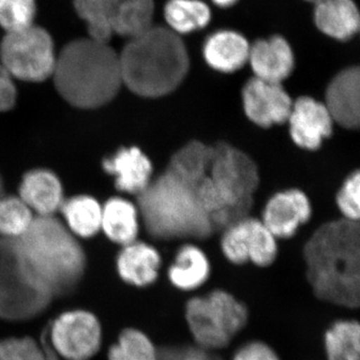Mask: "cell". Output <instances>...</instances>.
<instances>
[{
  "instance_id": "35",
  "label": "cell",
  "mask_w": 360,
  "mask_h": 360,
  "mask_svg": "<svg viewBox=\"0 0 360 360\" xmlns=\"http://www.w3.org/2000/svg\"><path fill=\"white\" fill-rule=\"evenodd\" d=\"M232 360H281L276 350L262 341L253 340L239 347Z\"/></svg>"
},
{
  "instance_id": "1",
  "label": "cell",
  "mask_w": 360,
  "mask_h": 360,
  "mask_svg": "<svg viewBox=\"0 0 360 360\" xmlns=\"http://www.w3.org/2000/svg\"><path fill=\"white\" fill-rule=\"evenodd\" d=\"M14 243L26 276L52 300L68 297L79 288L86 255L77 236L54 215L35 217Z\"/></svg>"
},
{
  "instance_id": "37",
  "label": "cell",
  "mask_w": 360,
  "mask_h": 360,
  "mask_svg": "<svg viewBox=\"0 0 360 360\" xmlns=\"http://www.w3.org/2000/svg\"><path fill=\"white\" fill-rule=\"evenodd\" d=\"M160 350V360H219L202 348H163Z\"/></svg>"
},
{
  "instance_id": "16",
  "label": "cell",
  "mask_w": 360,
  "mask_h": 360,
  "mask_svg": "<svg viewBox=\"0 0 360 360\" xmlns=\"http://www.w3.org/2000/svg\"><path fill=\"white\" fill-rule=\"evenodd\" d=\"M106 174L115 179L116 188L139 195L150 184L153 168L150 160L139 148H122L103 160Z\"/></svg>"
},
{
  "instance_id": "20",
  "label": "cell",
  "mask_w": 360,
  "mask_h": 360,
  "mask_svg": "<svg viewBox=\"0 0 360 360\" xmlns=\"http://www.w3.org/2000/svg\"><path fill=\"white\" fill-rule=\"evenodd\" d=\"M250 49V44L243 35L231 30H220L206 39L203 56L213 70L231 73L245 65Z\"/></svg>"
},
{
  "instance_id": "17",
  "label": "cell",
  "mask_w": 360,
  "mask_h": 360,
  "mask_svg": "<svg viewBox=\"0 0 360 360\" xmlns=\"http://www.w3.org/2000/svg\"><path fill=\"white\" fill-rule=\"evenodd\" d=\"M161 255L155 246L135 240L122 246L116 257V270L122 281L134 288H148L158 281Z\"/></svg>"
},
{
  "instance_id": "12",
  "label": "cell",
  "mask_w": 360,
  "mask_h": 360,
  "mask_svg": "<svg viewBox=\"0 0 360 360\" xmlns=\"http://www.w3.org/2000/svg\"><path fill=\"white\" fill-rule=\"evenodd\" d=\"M243 103L251 122L264 129L288 122L293 104L281 84L257 77L248 80L243 87Z\"/></svg>"
},
{
  "instance_id": "36",
  "label": "cell",
  "mask_w": 360,
  "mask_h": 360,
  "mask_svg": "<svg viewBox=\"0 0 360 360\" xmlns=\"http://www.w3.org/2000/svg\"><path fill=\"white\" fill-rule=\"evenodd\" d=\"M16 94L13 77L0 63V112L11 110L15 104Z\"/></svg>"
},
{
  "instance_id": "34",
  "label": "cell",
  "mask_w": 360,
  "mask_h": 360,
  "mask_svg": "<svg viewBox=\"0 0 360 360\" xmlns=\"http://www.w3.org/2000/svg\"><path fill=\"white\" fill-rule=\"evenodd\" d=\"M360 174L355 170L343 182L336 195V205L343 219L359 222L360 217Z\"/></svg>"
},
{
  "instance_id": "38",
  "label": "cell",
  "mask_w": 360,
  "mask_h": 360,
  "mask_svg": "<svg viewBox=\"0 0 360 360\" xmlns=\"http://www.w3.org/2000/svg\"><path fill=\"white\" fill-rule=\"evenodd\" d=\"M217 6L220 7H224V8H226V7H231L233 6L234 4L238 1V0H212Z\"/></svg>"
},
{
  "instance_id": "13",
  "label": "cell",
  "mask_w": 360,
  "mask_h": 360,
  "mask_svg": "<svg viewBox=\"0 0 360 360\" xmlns=\"http://www.w3.org/2000/svg\"><path fill=\"white\" fill-rule=\"evenodd\" d=\"M288 122L296 146L307 150H316L322 141L333 134L335 122L326 104L303 96L292 104Z\"/></svg>"
},
{
  "instance_id": "39",
  "label": "cell",
  "mask_w": 360,
  "mask_h": 360,
  "mask_svg": "<svg viewBox=\"0 0 360 360\" xmlns=\"http://www.w3.org/2000/svg\"><path fill=\"white\" fill-rule=\"evenodd\" d=\"M4 195V180H2V177L0 176V198Z\"/></svg>"
},
{
  "instance_id": "21",
  "label": "cell",
  "mask_w": 360,
  "mask_h": 360,
  "mask_svg": "<svg viewBox=\"0 0 360 360\" xmlns=\"http://www.w3.org/2000/svg\"><path fill=\"white\" fill-rule=\"evenodd\" d=\"M314 18L317 27L333 39L347 40L359 32V9L352 0H319Z\"/></svg>"
},
{
  "instance_id": "32",
  "label": "cell",
  "mask_w": 360,
  "mask_h": 360,
  "mask_svg": "<svg viewBox=\"0 0 360 360\" xmlns=\"http://www.w3.org/2000/svg\"><path fill=\"white\" fill-rule=\"evenodd\" d=\"M33 212L20 196L0 198V238L16 239L30 229Z\"/></svg>"
},
{
  "instance_id": "30",
  "label": "cell",
  "mask_w": 360,
  "mask_h": 360,
  "mask_svg": "<svg viewBox=\"0 0 360 360\" xmlns=\"http://www.w3.org/2000/svg\"><path fill=\"white\" fill-rule=\"evenodd\" d=\"M108 360H160V350L143 331L123 329L108 349Z\"/></svg>"
},
{
  "instance_id": "25",
  "label": "cell",
  "mask_w": 360,
  "mask_h": 360,
  "mask_svg": "<svg viewBox=\"0 0 360 360\" xmlns=\"http://www.w3.org/2000/svg\"><path fill=\"white\" fill-rule=\"evenodd\" d=\"M212 155V146L200 141H191L172 155L167 169L180 179L200 184L207 174Z\"/></svg>"
},
{
  "instance_id": "31",
  "label": "cell",
  "mask_w": 360,
  "mask_h": 360,
  "mask_svg": "<svg viewBox=\"0 0 360 360\" xmlns=\"http://www.w3.org/2000/svg\"><path fill=\"white\" fill-rule=\"evenodd\" d=\"M0 360H58L47 338L46 329L41 342L30 336L0 340Z\"/></svg>"
},
{
  "instance_id": "5",
  "label": "cell",
  "mask_w": 360,
  "mask_h": 360,
  "mask_svg": "<svg viewBox=\"0 0 360 360\" xmlns=\"http://www.w3.org/2000/svg\"><path fill=\"white\" fill-rule=\"evenodd\" d=\"M137 196V210L153 238L203 239L214 231L210 215L201 205L198 186L167 168Z\"/></svg>"
},
{
  "instance_id": "15",
  "label": "cell",
  "mask_w": 360,
  "mask_h": 360,
  "mask_svg": "<svg viewBox=\"0 0 360 360\" xmlns=\"http://www.w3.org/2000/svg\"><path fill=\"white\" fill-rule=\"evenodd\" d=\"M326 106L333 122L347 129H359L360 122V72L359 68L341 71L329 84Z\"/></svg>"
},
{
  "instance_id": "10",
  "label": "cell",
  "mask_w": 360,
  "mask_h": 360,
  "mask_svg": "<svg viewBox=\"0 0 360 360\" xmlns=\"http://www.w3.org/2000/svg\"><path fill=\"white\" fill-rule=\"evenodd\" d=\"M46 333L54 352L65 360L94 359L103 345V326L89 310L63 312L49 324Z\"/></svg>"
},
{
  "instance_id": "24",
  "label": "cell",
  "mask_w": 360,
  "mask_h": 360,
  "mask_svg": "<svg viewBox=\"0 0 360 360\" xmlns=\"http://www.w3.org/2000/svg\"><path fill=\"white\" fill-rule=\"evenodd\" d=\"M59 212L65 217L66 227L75 236L92 238L101 231L103 206L91 196L77 195L65 200Z\"/></svg>"
},
{
  "instance_id": "7",
  "label": "cell",
  "mask_w": 360,
  "mask_h": 360,
  "mask_svg": "<svg viewBox=\"0 0 360 360\" xmlns=\"http://www.w3.org/2000/svg\"><path fill=\"white\" fill-rule=\"evenodd\" d=\"M186 319L196 347L214 352L225 348L245 328L248 310L231 293L213 290L186 304Z\"/></svg>"
},
{
  "instance_id": "6",
  "label": "cell",
  "mask_w": 360,
  "mask_h": 360,
  "mask_svg": "<svg viewBox=\"0 0 360 360\" xmlns=\"http://www.w3.org/2000/svg\"><path fill=\"white\" fill-rule=\"evenodd\" d=\"M258 184L259 174L252 158L226 142L212 146L210 168L198 194L214 229H225L248 217Z\"/></svg>"
},
{
  "instance_id": "14",
  "label": "cell",
  "mask_w": 360,
  "mask_h": 360,
  "mask_svg": "<svg viewBox=\"0 0 360 360\" xmlns=\"http://www.w3.org/2000/svg\"><path fill=\"white\" fill-rule=\"evenodd\" d=\"M310 217L311 205L307 194L298 189H288L270 198L262 221L276 239L290 238Z\"/></svg>"
},
{
  "instance_id": "9",
  "label": "cell",
  "mask_w": 360,
  "mask_h": 360,
  "mask_svg": "<svg viewBox=\"0 0 360 360\" xmlns=\"http://www.w3.org/2000/svg\"><path fill=\"white\" fill-rule=\"evenodd\" d=\"M56 56L49 33L39 26L7 32L0 45V63L13 78L40 82L52 77Z\"/></svg>"
},
{
  "instance_id": "33",
  "label": "cell",
  "mask_w": 360,
  "mask_h": 360,
  "mask_svg": "<svg viewBox=\"0 0 360 360\" xmlns=\"http://www.w3.org/2000/svg\"><path fill=\"white\" fill-rule=\"evenodd\" d=\"M35 0H0V25L7 32H16L33 25Z\"/></svg>"
},
{
  "instance_id": "11",
  "label": "cell",
  "mask_w": 360,
  "mask_h": 360,
  "mask_svg": "<svg viewBox=\"0 0 360 360\" xmlns=\"http://www.w3.org/2000/svg\"><path fill=\"white\" fill-rule=\"evenodd\" d=\"M221 250L233 264L251 262L260 267L274 264L277 257L276 238L262 220L245 217L225 227Z\"/></svg>"
},
{
  "instance_id": "4",
  "label": "cell",
  "mask_w": 360,
  "mask_h": 360,
  "mask_svg": "<svg viewBox=\"0 0 360 360\" xmlns=\"http://www.w3.org/2000/svg\"><path fill=\"white\" fill-rule=\"evenodd\" d=\"M122 84L134 94L155 98L167 96L184 82L188 54L176 33L153 27L134 39L120 56Z\"/></svg>"
},
{
  "instance_id": "22",
  "label": "cell",
  "mask_w": 360,
  "mask_h": 360,
  "mask_svg": "<svg viewBox=\"0 0 360 360\" xmlns=\"http://www.w3.org/2000/svg\"><path fill=\"white\" fill-rule=\"evenodd\" d=\"M175 288L193 291L201 288L210 276V262L202 250L194 245H184L175 255L167 272Z\"/></svg>"
},
{
  "instance_id": "29",
  "label": "cell",
  "mask_w": 360,
  "mask_h": 360,
  "mask_svg": "<svg viewBox=\"0 0 360 360\" xmlns=\"http://www.w3.org/2000/svg\"><path fill=\"white\" fill-rule=\"evenodd\" d=\"M165 20L175 33H189L205 27L212 18L210 7L200 0H169Z\"/></svg>"
},
{
  "instance_id": "3",
  "label": "cell",
  "mask_w": 360,
  "mask_h": 360,
  "mask_svg": "<svg viewBox=\"0 0 360 360\" xmlns=\"http://www.w3.org/2000/svg\"><path fill=\"white\" fill-rule=\"evenodd\" d=\"M52 77L61 97L82 110L110 103L123 84L120 56L105 42L90 37L63 47Z\"/></svg>"
},
{
  "instance_id": "27",
  "label": "cell",
  "mask_w": 360,
  "mask_h": 360,
  "mask_svg": "<svg viewBox=\"0 0 360 360\" xmlns=\"http://www.w3.org/2000/svg\"><path fill=\"white\" fill-rule=\"evenodd\" d=\"M328 360H360V326L354 319L333 322L324 333Z\"/></svg>"
},
{
  "instance_id": "23",
  "label": "cell",
  "mask_w": 360,
  "mask_h": 360,
  "mask_svg": "<svg viewBox=\"0 0 360 360\" xmlns=\"http://www.w3.org/2000/svg\"><path fill=\"white\" fill-rule=\"evenodd\" d=\"M137 206L122 198L106 201L101 213V229L112 243L124 246L136 240L139 231Z\"/></svg>"
},
{
  "instance_id": "28",
  "label": "cell",
  "mask_w": 360,
  "mask_h": 360,
  "mask_svg": "<svg viewBox=\"0 0 360 360\" xmlns=\"http://www.w3.org/2000/svg\"><path fill=\"white\" fill-rule=\"evenodd\" d=\"M120 0H75V11L85 21L90 39L110 41L113 20Z\"/></svg>"
},
{
  "instance_id": "18",
  "label": "cell",
  "mask_w": 360,
  "mask_h": 360,
  "mask_svg": "<svg viewBox=\"0 0 360 360\" xmlns=\"http://www.w3.org/2000/svg\"><path fill=\"white\" fill-rule=\"evenodd\" d=\"M248 61L255 77L276 84L290 77L295 66L291 47L281 37L255 42L250 46Z\"/></svg>"
},
{
  "instance_id": "19",
  "label": "cell",
  "mask_w": 360,
  "mask_h": 360,
  "mask_svg": "<svg viewBox=\"0 0 360 360\" xmlns=\"http://www.w3.org/2000/svg\"><path fill=\"white\" fill-rule=\"evenodd\" d=\"M20 198L37 217H53L63 205V188L58 175L37 168L23 175Z\"/></svg>"
},
{
  "instance_id": "2",
  "label": "cell",
  "mask_w": 360,
  "mask_h": 360,
  "mask_svg": "<svg viewBox=\"0 0 360 360\" xmlns=\"http://www.w3.org/2000/svg\"><path fill=\"white\" fill-rule=\"evenodd\" d=\"M359 222L343 219L319 227L304 246L314 295L341 307H359Z\"/></svg>"
},
{
  "instance_id": "26",
  "label": "cell",
  "mask_w": 360,
  "mask_h": 360,
  "mask_svg": "<svg viewBox=\"0 0 360 360\" xmlns=\"http://www.w3.org/2000/svg\"><path fill=\"white\" fill-rule=\"evenodd\" d=\"M153 0H120L113 20V33L134 39L153 27Z\"/></svg>"
},
{
  "instance_id": "8",
  "label": "cell",
  "mask_w": 360,
  "mask_h": 360,
  "mask_svg": "<svg viewBox=\"0 0 360 360\" xmlns=\"http://www.w3.org/2000/svg\"><path fill=\"white\" fill-rule=\"evenodd\" d=\"M52 302L26 276L14 239L0 238V321H32L44 314Z\"/></svg>"
}]
</instances>
